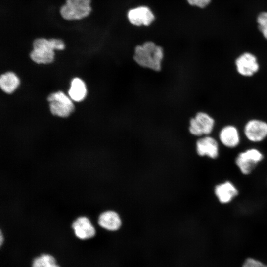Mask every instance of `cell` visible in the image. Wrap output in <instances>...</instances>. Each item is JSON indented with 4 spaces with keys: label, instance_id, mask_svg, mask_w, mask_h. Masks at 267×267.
Listing matches in <instances>:
<instances>
[{
    "label": "cell",
    "instance_id": "20",
    "mask_svg": "<svg viewBox=\"0 0 267 267\" xmlns=\"http://www.w3.org/2000/svg\"><path fill=\"white\" fill-rule=\"evenodd\" d=\"M186 1L191 6L204 8L210 3L211 0H186Z\"/></svg>",
    "mask_w": 267,
    "mask_h": 267
},
{
    "label": "cell",
    "instance_id": "13",
    "mask_svg": "<svg viewBox=\"0 0 267 267\" xmlns=\"http://www.w3.org/2000/svg\"><path fill=\"white\" fill-rule=\"evenodd\" d=\"M98 222L101 227L112 231L118 230L122 224L120 216L113 211H107L101 213Z\"/></svg>",
    "mask_w": 267,
    "mask_h": 267
},
{
    "label": "cell",
    "instance_id": "16",
    "mask_svg": "<svg viewBox=\"0 0 267 267\" xmlns=\"http://www.w3.org/2000/svg\"><path fill=\"white\" fill-rule=\"evenodd\" d=\"M20 84L18 77L12 72L2 74L0 77V87L4 92L10 94L13 92Z\"/></svg>",
    "mask_w": 267,
    "mask_h": 267
},
{
    "label": "cell",
    "instance_id": "12",
    "mask_svg": "<svg viewBox=\"0 0 267 267\" xmlns=\"http://www.w3.org/2000/svg\"><path fill=\"white\" fill-rule=\"evenodd\" d=\"M72 227L75 236L81 240L90 239L95 234L94 227L86 217L78 218L73 222Z\"/></svg>",
    "mask_w": 267,
    "mask_h": 267
},
{
    "label": "cell",
    "instance_id": "5",
    "mask_svg": "<svg viewBox=\"0 0 267 267\" xmlns=\"http://www.w3.org/2000/svg\"><path fill=\"white\" fill-rule=\"evenodd\" d=\"M263 159V154L258 149L253 148L239 153L235 163L240 172L246 175L251 173Z\"/></svg>",
    "mask_w": 267,
    "mask_h": 267
},
{
    "label": "cell",
    "instance_id": "2",
    "mask_svg": "<svg viewBox=\"0 0 267 267\" xmlns=\"http://www.w3.org/2000/svg\"><path fill=\"white\" fill-rule=\"evenodd\" d=\"M33 49L30 54L31 59L38 64H49L54 58V50H63L64 42L60 39L44 38L35 39L33 43Z\"/></svg>",
    "mask_w": 267,
    "mask_h": 267
},
{
    "label": "cell",
    "instance_id": "14",
    "mask_svg": "<svg viewBox=\"0 0 267 267\" xmlns=\"http://www.w3.org/2000/svg\"><path fill=\"white\" fill-rule=\"evenodd\" d=\"M219 138L224 146L230 148L237 146L240 142L238 130L231 126L225 127L221 131Z\"/></svg>",
    "mask_w": 267,
    "mask_h": 267
},
{
    "label": "cell",
    "instance_id": "17",
    "mask_svg": "<svg viewBox=\"0 0 267 267\" xmlns=\"http://www.w3.org/2000/svg\"><path fill=\"white\" fill-rule=\"evenodd\" d=\"M32 267H60L55 258L49 254H42L35 258Z\"/></svg>",
    "mask_w": 267,
    "mask_h": 267
},
{
    "label": "cell",
    "instance_id": "8",
    "mask_svg": "<svg viewBox=\"0 0 267 267\" xmlns=\"http://www.w3.org/2000/svg\"><path fill=\"white\" fill-rule=\"evenodd\" d=\"M244 133L249 140L260 142L267 136V124L258 120H250L245 127Z\"/></svg>",
    "mask_w": 267,
    "mask_h": 267
},
{
    "label": "cell",
    "instance_id": "10",
    "mask_svg": "<svg viewBox=\"0 0 267 267\" xmlns=\"http://www.w3.org/2000/svg\"><path fill=\"white\" fill-rule=\"evenodd\" d=\"M196 151L200 156H207L214 159L219 155V145L214 138L207 136L199 139L196 144Z\"/></svg>",
    "mask_w": 267,
    "mask_h": 267
},
{
    "label": "cell",
    "instance_id": "7",
    "mask_svg": "<svg viewBox=\"0 0 267 267\" xmlns=\"http://www.w3.org/2000/svg\"><path fill=\"white\" fill-rule=\"evenodd\" d=\"M129 22L136 26H148L155 20V15L147 6H139L130 9L127 13Z\"/></svg>",
    "mask_w": 267,
    "mask_h": 267
},
{
    "label": "cell",
    "instance_id": "18",
    "mask_svg": "<svg viewBox=\"0 0 267 267\" xmlns=\"http://www.w3.org/2000/svg\"><path fill=\"white\" fill-rule=\"evenodd\" d=\"M258 27L264 37L267 39V12L261 13L258 16Z\"/></svg>",
    "mask_w": 267,
    "mask_h": 267
},
{
    "label": "cell",
    "instance_id": "15",
    "mask_svg": "<svg viewBox=\"0 0 267 267\" xmlns=\"http://www.w3.org/2000/svg\"><path fill=\"white\" fill-rule=\"evenodd\" d=\"M87 89L85 82L79 78L72 79L69 89V96L76 102H80L84 99L87 95Z\"/></svg>",
    "mask_w": 267,
    "mask_h": 267
},
{
    "label": "cell",
    "instance_id": "19",
    "mask_svg": "<svg viewBox=\"0 0 267 267\" xmlns=\"http://www.w3.org/2000/svg\"><path fill=\"white\" fill-rule=\"evenodd\" d=\"M242 267H267V265L257 260L249 258L245 261Z\"/></svg>",
    "mask_w": 267,
    "mask_h": 267
},
{
    "label": "cell",
    "instance_id": "9",
    "mask_svg": "<svg viewBox=\"0 0 267 267\" xmlns=\"http://www.w3.org/2000/svg\"><path fill=\"white\" fill-rule=\"evenodd\" d=\"M214 193L221 204H227L237 196L239 192L236 186L232 182L226 180L215 186Z\"/></svg>",
    "mask_w": 267,
    "mask_h": 267
},
{
    "label": "cell",
    "instance_id": "11",
    "mask_svg": "<svg viewBox=\"0 0 267 267\" xmlns=\"http://www.w3.org/2000/svg\"><path fill=\"white\" fill-rule=\"evenodd\" d=\"M237 70L242 75L250 76L257 72L259 65L256 57L246 52L241 55L235 62Z\"/></svg>",
    "mask_w": 267,
    "mask_h": 267
},
{
    "label": "cell",
    "instance_id": "4",
    "mask_svg": "<svg viewBox=\"0 0 267 267\" xmlns=\"http://www.w3.org/2000/svg\"><path fill=\"white\" fill-rule=\"evenodd\" d=\"M51 113L55 116L64 118L69 116L74 110L72 100L64 92L58 91L47 97Z\"/></svg>",
    "mask_w": 267,
    "mask_h": 267
},
{
    "label": "cell",
    "instance_id": "21",
    "mask_svg": "<svg viewBox=\"0 0 267 267\" xmlns=\"http://www.w3.org/2000/svg\"><path fill=\"white\" fill-rule=\"evenodd\" d=\"M3 241H4V238H3V235H2V233L0 231V246H1L2 245Z\"/></svg>",
    "mask_w": 267,
    "mask_h": 267
},
{
    "label": "cell",
    "instance_id": "6",
    "mask_svg": "<svg viewBox=\"0 0 267 267\" xmlns=\"http://www.w3.org/2000/svg\"><path fill=\"white\" fill-rule=\"evenodd\" d=\"M214 120L208 114L199 112L189 121V131L195 136L210 134L213 130Z\"/></svg>",
    "mask_w": 267,
    "mask_h": 267
},
{
    "label": "cell",
    "instance_id": "3",
    "mask_svg": "<svg viewBox=\"0 0 267 267\" xmlns=\"http://www.w3.org/2000/svg\"><path fill=\"white\" fill-rule=\"evenodd\" d=\"M90 2L91 0H66L60 8L61 15L68 20L84 18L91 12Z\"/></svg>",
    "mask_w": 267,
    "mask_h": 267
},
{
    "label": "cell",
    "instance_id": "1",
    "mask_svg": "<svg viewBox=\"0 0 267 267\" xmlns=\"http://www.w3.org/2000/svg\"><path fill=\"white\" fill-rule=\"evenodd\" d=\"M163 48L152 41H146L134 48V60L140 66L159 72L164 58Z\"/></svg>",
    "mask_w": 267,
    "mask_h": 267
}]
</instances>
